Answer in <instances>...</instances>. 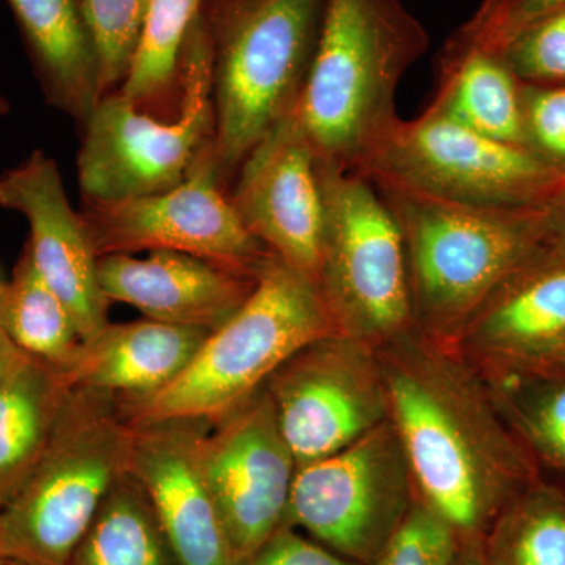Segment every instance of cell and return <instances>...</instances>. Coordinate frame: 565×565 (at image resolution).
<instances>
[{
  "label": "cell",
  "mask_w": 565,
  "mask_h": 565,
  "mask_svg": "<svg viewBox=\"0 0 565 565\" xmlns=\"http://www.w3.org/2000/svg\"><path fill=\"white\" fill-rule=\"evenodd\" d=\"M392 422L416 494L468 544L542 476L479 367L418 329L377 348Z\"/></svg>",
  "instance_id": "cell-1"
},
{
  "label": "cell",
  "mask_w": 565,
  "mask_h": 565,
  "mask_svg": "<svg viewBox=\"0 0 565 565\" xmlns=\"http://www.w3.org/2000/svg\"><path fill=\"white\" fill-rule=\"evenodd\" d=\"M403 0H326L296 117L323 166L355 173L399 120L396 92L429 50Z\"/></svg>",
  "instance_id": "cell-2"
},
{
  "label": "cell",
  "mask_w": 565,
  "mask_h": 565,
  "mask_svg": "<svg viewBox=\"0 0 565 565\" xmlns=\"http://www.w3.org/2000/svg\"><path fill=\"white\" fill-rule=\"evenodd\" d=\"M375 189L403 230L416 329L451 345L537 252L553 211L498 210L411 189Z\"/></svg>",
  "instance_id": "cell-3"
},
{
  "label": "cell",
  "mask_w": 565,
  "mask_h": 565,
  "mask_svg": "<svg viewBox=\"0 0 565 565\" xmlns=\"http://www.w3.org/2000/svg\"><path fill=\"white\" fill-rule=\"evenodd\" d=\"M326 0H203L212 55L214 162L223 184L299 103Z\"/></svg>",
  "instance_id": "cell-4"
},
{
  "label": "cell",
  "mask_w": 565,
  "mask_h": 565,
  "mask_svg": "<svg viewBox=\"0 0 565 565\" xmlns=\"http://www.w3.org/2000/svg\"><path fill=\"white\" fill-rule=\"evenodd\" d=\"M337 333L318 288L278 256L258 273L243 307L212 330L192 363L151 396L120 401L131 426L228 414L259 392L289 356Z\"/></svg>",
  "instance_id": "cell-5"
},
{
  "label": "cell",
  "mask_w": 565,
  "mask_h": 565,
  "mask_svg": "<svg viewBox=\"0 0 565 565\" xmlns=\"http://www.w3.org/2000/svg\"><path fill=\"white\" fill-rule=\"evenodd\" d=\"M131 444L118 397L71 388L31 476L0 509L3 557L68 565L107 494L129 473Z\"/></svg>",
  "instance_id": "cell-6"
},
{
  "label": "cell",
  "mask_w": 565,
  "mask_h": 565,
  "mask_svg": "<svg viewBox=\"0 0 565 565\" xmlns=\"http://www.w3.org/2000/svg\"><path fill=\"white\" fill-rule=\"evenodd\" d=\"M202 11V10H200ZM82 131L77 174L85 202H120L178 188L214 150L212 55L202 13L181 51V103L173 120L103 96Z\"/></svg>",
  "instance_id": "cell-7"
},
{
  "label": "cell",
  "mask_w": 565,
  "mask_h": 565,
  "mask_svg": "<svg viewBox=\"0 0 565 565\" xmlns=\"http://www.w3.org/2000/svg\"><path fill=\"white\" fill-rule=\"evenodd\" d=\"M323 200L318 291L337 333L381 348L416 329L403 230L375 185L318 161Z\"/></svg>",
  "instance_id": "cell-8"
},
{
  "label": "cell",
  "mask_w": 565,
  "mask_h": 565,
  "mask_svg": "<svg viewBox=\"0 0 565 565\" xmlns=\"http://www.w3.org/2000/svg\"><path fill=\"white\" fill-rule=\"evenodd\" d=\"M355 173L374 185L411 189L498 210H556L565 170L522 145L482 136L426 109L399 118Z\"/></svg>",
  "instance_id": "cell-9"
},
{
  "label": "cell",
  "mask_w": 565,
  "mask_h": 565,
  "mask_svg": "<svg viewBox=\"0 0 565 565\" xmlns=\"http://www.w3.org/2000/svg\"><path fill=\"white\" fill-rule=\"evenodd\" d=\"M416 500L392 422L297 470L285 525L360 565H373Z\"/></svg>",
  "instance_id": "cell-10"
},
{
  "label": "cell",
  "mask_w": 565,
  "mask_h": 565,
  "mask_svg": "<svg viewBox=\"0 0 565 565\" xmlns=\"http://www.w3.org/2000/svg\"><path fill=\"white\" fill-rule=\"evenodd\" d=\"M266 390L297 467L334 455L390 419L374 345L326 334L278 367Z\"/></svg>",
  "instance_id": "cell-11"
},
{
  "label": "cell",
  "mask_w": 565,
  "mask_h": 565,
  "mask_svg": "<svg viewBox=\"0 0 565 565\" xmlns=\"http://www.w3.org/2000/svg\"><path fill=\"white\" fill-rule=\"evenodd\" d=\"M81 214L99 258L180 252L236 273L258 275L274 255L234 211L212 151L178 188L120 202L82 200Z\"/></svg>",
  "instance_id": "cell-12"
},
{
  "label": "cell",
  "mask_w": 565,
  "mask_h": 565,
  "mask_svg": "<svg viewBox=\"0 0 565 565\" xmlns=\"http://www.w3.org/2000/svg\"><path fill=\"white\" fill-rule=\"evenodd\" d=\"M202 465L239 565L285 525L299 470L266 386L212 422Z\"/></svg>",
  "instance_id": "cell-13"
},
{
  "label": "cell",
  "mask_w": 565,
  "mask_h": 565,
  "mask_svg": "<svg viewBox=\"0 0 565 565\" xmlns=\"http://www.w3.org/2000/svg\"><path fill=\"white\" fill-rule=\"evenodd\" d=\"M236 174L228 196L245 228L318 288L323 200L318 158L296 111L266 132Z\"/></svg>",
  "instance_id": "cell-14"
},
{
  "label": "cell",
  "mask_w": 565,
  "mask_h": 565,
  "mask_svg": "<svg viewBox=\"0 0 565 565\" xmlns=\"http://www.w3.org/2000/svg\"><path fill=\"white\" fill-rule=\"evenodd\" d=\"M0 207L29 223L33 264L68 308L82 340L102 332L110 300L99 280V255L81 212L71 207L57 162L35 150L0 174Z\"/></svg>",
  "instance_id": "cell-15"
},
{
  "label": "cell",
  "mask_w": 565,
  "mask_h": 565,
  "mask_svg": "<svg viewBox=\"0 0 565 565\" xmlns=\"http://www.w3.org/2000/svg\"><path fill=\"white\" fill-rule=\"evenodd\" d=\"M211 426L206 418L132 426L129 471L180 565H237L203 471L202 444Z\"/></svg>",
  "instance_id": "cell-16"
},
{
  "label": "cell",
  "mask_w": 565,
  "mask_h": 565,
  "mask_svg": "<svg viewBox=\"0 0 565 565\" xmlns=\"http://www.w3.org/2000/svg\"><path fill=\"white\" fill-rule=\"evenodd\" d=\"M99 280L110 302L137 308L152 321L214 330L250 297L258 275L236 273L188 253L158 250L147 258H99Z\"/></svg>",
  "instance_id": "cell-17"
},
{
  "label": "cell",
  "mask_w": 565,
  "mask_h": 565,
  "mask_svg": "<svg viewBox=\"0 0 565 565\" xmlns=\"http://www.w3.org/2000/svg\"><path fill=\"white\" fill-rule=\"evenodd\" d=\"M565 343V255L541 247L471 319L456 348L475 363L527 362Z\"/></svg>",
  "instance_id": "cell-18"
},
{
  "label": "cell",
  "mask_w": 565,
  "mask_h": 565,
  "mask_svg": "<svg viewBox=\"0 0 565 565\" xmlns=\"http://www.w3.org/2000/svg\"><path fill=\"white\" fill-rule=\"evenodd\" d=\"M212 330L141 319L106 327L82 341L66 367L71 388L114 394L120 401L151 396L192 363Z\"/></svg>",
  "instance_id": "cell-19"
},
{
  "label": "cell",
  "mask_w": 565,
  "mask_h": 565,
  "mask_svg": "<svg viewBox=\"0 0 565 565\" xmlns=\"http://www.w3.org/2000/svg\"><path fill=\"white\" fill-rule=\"evenodd\" d=\"M44 99L79 128L102 102L84 0H7Z\"/></svg>",
  "instance_id": "cell-20"
},
{
  "label": "cell",
  "mask_w": 565,
  "mask_h": 565,
  "mask_svg": "<svg viewBox=\"0 0 565 565\" xmlns=\"http://www.w3.org/2000/svg\"><path fill=\"white\" fill-rule=\"evenodd\" d=\"M522 88L503 55L451 35L438 54L437 88L427 109L470 131L525 147Z\"/></svg>",
  "instance_id": "cell-21"
},
{
  "label": "cell",
  "mask_w": 565,
  "mask_h": 565,
  "mask_svg": "<svg viewBox=\"0 0 565 565\" xmlns=\"http://www.w3.org/2000/svg\"><path fill=\"white\" fill-rule=\"evenodd\" d=\"M70 390L61 370L25 353L0 381V509L31 476Z\"/></svg>",
  "instance_id": "cell-22"
},
{
  "label": "cell",
  "mask_w": 565,
  "mask_h": 565,
  "mask_svg": "<svg viewBox=\"0 0 565 565\" xmlns=\"http://www.w3.org/2000/svg\"><path fill=\"white\" fill-rule=\"evenodd\" d=\"M475 364L542 476H565V374L525 363Z\"/></svg>",
  "instance_id": "cell-23"
},
{
  "label": "cell",
  "mask_w": 565,
  "mask_h": 565,
  "mask_svg": "<svg viewBox=\"0 0 565 565\" xmlns=\"http://www.w3.org/2000/svg\"><path fill=\"white\" fill-rule=\"evenodd\" d=\"M0 332L18 351L62 373L84 341L68 308L41 277L25 244L11 280L0 282Z\"/></svg>",
  "instance_id": "cell-24"
},
{
  "label": "cell",
  "mask_w": 565,
  "mask_h": 565,
  "mask_svg": "<svg viewBox=\"0 0 565 565\" xmlns=\"http://www.w3.org/2000/svg\"><path fill=\"white\" fill-rule=\"evenodd\" d=\"M203 0H151L131 68L118 92L141 111L173 120L181 103V51Z\"/></svg>",
  "instance_id": "cell-25"
},
{
  "label": "cell",
  "mask_w": 565,
  "mask_h": 565,
  "mask_svg": "<svg viewBox=\"0 0 565 565\" xmlns=\"http://www.w3.org/2000/svg\"><path fill=\"white\" fill-rule=\"evenodd\" d=\"M68 565H180L131 471L107 494Z\"/></svg>",
  "instance_id": "cell-26"
},
{
  "label": "cell",
  "mask_w": 565,
  "mask_h": 565,
  "mask_svg": "<svg viewBox=\"0 0 565 565\" xmlns=\"http://www.w3.org/2000/svg\"><path fill=\"white\" fill-rule=\"evenodd\" d=\"M481 565H565V486L539 476L481 539Z\"/></svg>",
  "instance_id": "cell-27"
},
{
  "label": "cell",
  "mask_w": 565,
  "mask_h": 565,
  "mask_svg": "<svg viewBox=\"0 0 565 565\" xmlns=\"http://www.w3.org/2000/svg\"><path fill=\"white\" fill-rule=\"evenodd\" d=\"M151 0H84L85 18L98 55L103 96L121 87Z\"/></svg>",
  "instance_id": "cell-28"
},
{
  "label": "cell",
  "mask_w": 565,
  "mask_h": 565,
  "mask_svg": "<svg viewBox=\"0 0 565 565\" xmlns=\"http://www.w3.org/2000/svg\"><path fill=\"white\" fill-rule=\"evenodd\" d=\"M471 545L416 494L403 525L373 565H467Z\"/></svg>",
  "instance_id": "cell-29"
},
{
  "label": "cell",
  "mask_w": 565,
  "mask_h": 565,
  "mask_svg": "<svg viewBox=\"0 0 565 565\" xmlns=\"http://www.w3.org/2000/svg\"><path fill=\"white\" fill-rule=\"evenodd\" d=\"M498 54L523 84H565V10L530 25Z\"/></svg>",
  "instance_id": "cell-30"
},
{
  "label": "cell",
  "mask_w": 565,
  "mask_h": 565,
  "mask_svg": "<svg viewBox=\"0 0 565 565\" xmlns=\"http://www.w3.org/2000/svg\"><path fill=\"white\" fill-rule=\"evenodd\" d=\"M565 10V0H484L452 36L482 50L501 52L520 32Z\"/></svg>",
  "instance_id": "cell-31"
},
{
  "label": "cell",
  "mask_w": 565,
  "mask_h": 565,
  "mask_svg": "<svg viewBox=\"0 0 565 565\" xmlns=\"http://www.w3.org/2000/svg\"><path fill=\"white\" fill-rule=\"evenodd\" d=\"M522 106L527 150L565 170V84H523Z\"/></svg>",
  "instance_id": "cell-32"
},
{
  "label": "cell",
  "mask_w": 565,
  "mask_h": 565,
  "mask_svg": "<svg viewBox=\"0 0 565 565\" xmlns=\"http://www.w3.org/2000/svg\"><path fill=\"white\" fill-rule=\"evenodd\" d=\"M239 565H360L315 539L281 526Z\"/></svg>",
  "instance_id": "cell-33"
},
{
  "label": "cell",
  "mask_w": 565,
  "mask_h": 565,
  "mask_svg": "<svg viewBox=\"0 0 565 565\" xmlns=\"http://www.w3.org/2000/svg\"><path fill=\"white\" fill-rule=\"evenodd\" d=\"M542 250L565 255V204L556 207L546 222L544 236L541 241Z\"/></svg>",
  "instance_id": "cell-34"
},
{
  "label": "cell",
  "mask_w": 565,
  "mask_h": 565,
  "mask_svg": "<svg viewBox=\"0 0 565 565\" xmlns=\"http://www.w3.org/2000/svg\"><path fill=\"white\" fill-rule=\"evenodd\" d=\"M500 363V362H498ZM533 364V366L544 367V370L555 371V373L565 374V343L557 345L552 351L545 352L544 355L535 356L527 362H512Z\"/></svg>",
  "instance_id": "cell-35"
},
{
  "label": "cell",
  "mask_w": 565,
  "mask_h": 565,
  "mask_svg": "<svg viewBox=\"0 0 565 565\" xmlns=\"http://www.w3.org/2000/svg\"><path fill=\"white\" fill-rule=\"evenodd\" d=\"M22 352L18 351L6 337L0 338V381L6 377L11 367L21 359Z\"/></svg>",
  "instance_id": "cell-36"
},
{
  "label": "cell",
  "mask_w": 565,
  "mask_h": 565,
  "mask_svg": "<svg viewBox=\"0 0 565 565\" xmlns=\"http://www.w3.org/2000/svg\"><path fill=\"white\" fill-rule=\"evenodd\" d=\"M467 565H481V559H479V544H473L470 546Z\"/></svg>",
  "instance_id": "cell-37"
},
{
  "label": "cell",
  "mask_w": 565,
  "mask_h": 565,
  "mask_svg": "<svg viewBox=\"0 0 565 565\" xmlns=\"http://www.w3.org/2000/svg\"><path fill=\"white\" fill-rule=\"evenodd\" d=\"M11 111V104L9 99H7V96H3L2 93H0V117H7Z\"/></svg>",
  "instance_id": "cell-38"
},
{
  "label": "cell",
  "mask_w": 565,
  "mask_h": 565,
  "mask_svg": "<svg viewBox=\"0 0 565 565\" xmlns=\"http://www.w3.org/2000/svg\"><path fill=\"white\" fill-rule=\"evenodd\" d=\"M2 565H28L24 563H20V561L6 559Z\"/></svg>",
  "instance_id": "cell-39"
},
{
  "label": "cell",
  "mask_w": 565,
  "mask_h": 565,
  "mask_svg": "<svg viewBox=\"0 0 565 565\" xmlns=\"http://www.w3.org/2000/svg\"><path fill=\"white\" fill-rule=\"evenodd\" d=\"M3 561H6V557H3L2 542H0V565L3 564Z\"/></svg>",
  "instance_id": "cell-40"
},
{
  "label": "cell",
  "mask_w": 565,
  "mask_h": 565,
  "mask_svg": "<svg viewBox=\"0 0 565 565\" xmlns=\"http://www.w3.org/2000/svg\"><path fill=\"white\" fill-rule=\"evenodd\" d=\"M0 282H2V281H0ZM2 337H3V333H2V332H0V338H2Z\"/></svg>",
  "instance_id": "cell-41"
}]
</instances>
